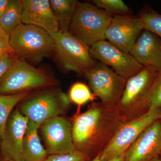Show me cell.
Returning a JSON list of instances; mask_svg holds the SVG:
<instances>
[{
	"instance_id": "obj_1",
	"label": "cell",
	"mask_w": 161,
	"mask_h": 161,
	"mask_svg": "<svg viewBox=\"0 0 161 161\" xmlns=\"http://www.w3.org/2000/svg\"><path fill=\"white\" fill-rule=\"evenodd\" d=\"M124 123L116 105L93 103L83 113L72 119V136L75 150L92 159L101 154Z\"/></svg>"
},
{
	"instance_id": "obj_2",
	"label": "cell",
	"mask_w": 161,
	"mask_h": 161,
	"mask_svg": "<svg viewBox=\"0 0 161 161\" xmlns=\"http://www.w3.org/2000/svg\"><path fill=\"white\" fill-rule=\"evenodd\" d=\"M160 71L143 66L136 75L128 78L116 108L124 122L146 114L150 110V98L153 86Z\"/></svg>"
},
{
	"instance_id": "obj_3",
	"label": "cell",
	"mask_w": 161,
	"mask_h": 161,
	"mask_svg": "<svg viewBox=\"0 0 161 161\" xmlns=\"http://www.w3.org/2000/svg\"><path fill=\"white\" fill-rule=\"evenodd\" d=\"M9 44L19 58L35 64L54 51V43L48 32L22 23L9 35Z\"/></svg>"
},
{
	"instance_id": "obj_4",
	"label": "cell",
	"mask_w": 161,
	"mask_h": 161,
	"mask_svg": "<svg viewBox=\"0 0 161 161\" xmlns=\"http://www.w3.org/2000/svg\"><path fill=\"white\" fill-rule=\"evenodd\" d=\"M112 15L89 3L78 2L69 32L91 47L105 40Z\"/></svg>"
},
{
	"instance_id": "obj_5",
	"label": "cell",
	"mask_w": 161,
	"mask_h": 161,
	"mask_svg": "<svg viewBox=\"0 0 161 161\" xmlns=\"http://www.w3.org/2000/svg\"><path fill=\"white\" fill-rule=\"evenodd\" d=\"M54 51L64 69L85 76L97 63L90 54V47L69 32L50 34Z\"/></svg>"
},
{
	"instance_id": "obj_6",
	"label": "cell",
	"mask_w": 161,
	"mask_h": 161,
	"mask_svg": "<svg viewBox=\"0 0 161 161\" xmlns=\"http://www.w3.org/2000/svg\"><path fill=\"white\" fill-rule=\"evenodd\" d=\"M53 83V78L46 73L19 58L0 79V94L24 92L26 90L48 86Z\"/></svg>"
},
{
	"instance_id": "obj_7",
	"label": "cell",
	"mask_w": 161,
	"mask_h": 161,
	"mask_svg": "<svg viewBox=\"0 0 161 161\" xmlns=\"http://www.w3.org/2000/svg\"><path fill=\"white\" fill-rule=\"evenodd\" d=\"M161 118V106L149 110L138 118L124 123L101 154V161H108L125 153L141 133Z\"/></svg>"
},
{
	"instance_id": "obj_8",
	"label": "cell",
	"mask_w": 161,
	"mask_h": 161,
	"mask_svg": "<svg viewBox=\"0 0 161 161\" xmlns=\"http://www.w3.org/2000/svg\"><path fill=\"white\" fill-rule=\"evenodd\" d=\"M85 76L93 94L100 98L101 102L116 105L122 95L127 79L100 62H97Z\"/></svg>"
},
{
	"instance_id": "obj_9",
	"label": "cell",
	"mask_w": 161,
	"mask_h": 161,
	"mask_svg": "<svg viewBox=\"0 0 161 161\" xmlns=\"http://www.w3.org/2000/svg\"><path fill=\"white\" fill-rule=\"evenodd\" d=\"M90 52L94 60L111 67L117 75L127 79L136 75L143 68L130 53L105 40L93 44L90 47Z\"/></svg>"
},
{
	"instance_id": "obj_10",
	"label": "cell",
	"mask_w": 161,
	"mask_h": 161,
	"mask_svg": "<svg viewBox=\"0 0 161 161\" xmlns=\"http://www.w3.org/2000/svg\"><path fill=\"white\" fill-rule=\"evenodd\" d=\"M68 96L60 91L47 92L23 104V114L29 120L41 125L49 119L58 116L69 107Z\"/></svg>"
},
{
	"instance_id": "obj_11",
	"label": "cell",
	"mask_w": 161,
	"mask_h": 161,
	"mask_svg": "<svg viewBox=\"0 0 161 161\" xmlns=\"http://www.w3.org/2000/svg\"><path fill=\"white\" fill-rule=\"evenodd\" d=\"M143 28L138 16L132 14L112 16L105 33L109 42L128 53Z\"/></svg>"
},
{
	"instance_id": "obj_12",
	"label": "cell",
	"mask_w": 161,
	"mask_h": 161,
	"mask_svg": "<svg viewBox=\"0 0 161 161\" xmlns=\"http://www.w3.org/2000/svg\"><path fill=\"white\" fill-rule=\"evenodd\" d=\"M50 154H66L75 150L72 136V124L65 118L57 116L40 126Z\"/></svg>"
},
{
	"instance_id": "obj_13",
	"label": "cell",
	"mask_w": 161,
	"mask_h": 161,
	"mask_svg": "<svg viewBox=\"0 0 161 161\" xmlns=\"http://www.w3.org/2000/svg\"><path fill=\"white\" fill-rule=\"evenodd\" d=\"M161 153V118L144 130L125 153V161H150Z\"/></svg>"
},
{
	"instance_id": "obj_14",
	"label": "cell",
	"mask_w": 161,
	"mask_h": 161,
	"mask_svg": "<svg viewBox=\"0 0 161 161\" xmlns=\"http://www.w3.org/2000/svg\"><path fill=\"white\" fill-rule=\"evenodd\" d=\"M29 119L19 111L9 117L3 138L1 150L7 161H24L23 145Z\"/></svg>"
},
{
	"instance_id": "obj_15",
	"label": "cell",
	"mask_w": 161,
	"mask_h": 161,
	"mask_svg": "<svg viewBox=\"0 0 161 161\" xmlns=\"http://www.w3.org/2000/svg\"><path fill=\"white\" fill-rule=\"evenodd\" d=\"M22 23L42 28L50 35L59 31L48 0H23Z\"/></svg>"
},
{
	"instance_id": "obj_16",
	"label": "cell",
	"mask_w": 161,
	"mask_h": 161,
	"mask_svg": "<svg viewBox=\"0 0 161 161\" xmlns=\"http://www.w3.org/2000/svg\"><path fill=\"white\" fill-rule=\"evenodd\" d=\"M130 54L142 66L161 71V40L152 32L143 30Z\"/></svg>"
},
{
	"instance_id": "obj_17",
	"label": "cell",
	"mask_w": 161,
	"mask_h": 161,
	"mask_svg": "<svg viewBox=\"0 0 161 161\" xmlns=\"http://www.w3.org/2000/svg\"><path fill=\"white\" fill-rule=\"evenodd\" d=\"M40 126L31 121L28 122L23 141L24 161H44L48 156L47 151L43 148L38 136Z\"/></svg>"
},
{
	"instance_id": "obj_18",
	"label": "cell",
	"mask_w": 161,
	"mask_h": 161,
	"mask_svg": "<svg viewBox=\"0 0 161 161\" xmlns=\"http://www.w3.org/2000/svg\"><path fill=\"white\" fill-rule=\"evenodd\" d=\"M53 13L58 20L59 31H69L78 1L76 0H50Z\"/></svg>"
},
{
	"instance_id": "obj_19",
	"label": "cell",
	"mask_w": 161,
	"mask_h": 161,
	"mask_svg": "<svg viewBox=\"0 0 161 161\" xmlns=\"http://www.w3.org/2000/svg\"><path fill=\"white\" fill-rule=\"evenodd\" d=\"M23 3L20 0H9L1 19L0 27L9 35L22 23Z\"/></svg>"
},
{
	"instance_id": "obj_20",
	"label": "cell",
	"mask_w": 161,
	"mask_h": 161,
	"mask_svg": "<svg viewBox=\"0 0 161 161\" xmlns=\"http://www.w3.org/2000/svg\"><path fill=\"white\" fill-rule=\"evenodd\" d=\"M24 92L13 95H0V141L6 130L9 115L16 105L27 96Z\"/></svg>"
},
{
	"instance_id": "obj_21",
	"label": "cell",
	"mask_w": 161,
	"mask_h": 161,
	"mask_svg": "<svg viewBox=\"0 0 161 161\" xmlns=\"http://www.w3.org/2000/svg\"><path fill=\"white\" fill-rule=\"evenodd\" d=\"M144 30L152 32L161 40V14L149 6L144 7L139 13Z\"/></svg>"
},
{
	"instance_id": "obj_22",
	"label": "cell",
	"mask_w": 161,
	"mask_h": 161,
	"mask_svg": "<svg viewBox=\"0 0 161 161\" xmlns=\"http://www.w3.org/2000/svg\"><path fill=\"white\" fill-rule=\"evenodd\" d=\"M69 98L71 102L78 106L77 112L80 111L81 106L89 102L94 101L96 96L90 91L89 88L82 82H76L71 87Z\"/></svg>"
},
{
	"instance_id": "obj_23",
	"label": "cell",
	"mask_w": 161,
	"mask_h": 161,
	"mask_svg": "<svg viewBox=\"0 0 161 161\" xmlns=\"http://www.w3.org/2000/svg\"><path fill=\"white\" fill-rule=\"evenodd\" d=\"M95 6L112 16L132 14V10L122 0H94Z\"/></svg>"
},
{
	"instance_id": "obj_24",
	"label": "cell",
	"mask_w": 161,
	"mask_h": 161,
	"mask_svg": "<svg viewBox=\"0 0 161 161\" xmlns=\"http://www.w3.org/2000/svg\"><path fill=\"white\" fill-rule=\"evenodd\" d=\"M86 153L78 150L66 154H50L44 161H91Z\"/></svg>"
},
{
	"instance_id": "obj_25",
	"label": "cell",
	"mask_w": 161,
	"mask_h": 161,
	"mask_svg": "<svg viewBox=\"0 0 161 161\" xmlns=\"http://www.w3.org/2000/svg\"><path fill=\"white\" fill-rule=\"evenodd\" d=\"M150 110L161 106V71L159 72L153 86L150 98Z\"/></svg>"
},
{
	"instance_id": "obj_26",
	"label": "cell",
	"mask_w": 161,
	"mask_h": 161,
	"mask_svg": "<svg viewBox=\"0 0 161 161\" xmlns=\"http://www.w3.org/2000/svg\"><path fill=\"white\" fill-rule=\"evenodd\" d=\"M19 57L15 53H7L0 56V79L13 66Z\"/></svg>"
},
{
	"instance_id": "obj_27",
	"label": "cell",
	"mask_w": 161,
	"mask_h": 161,
	"mask_svg": "<svg viewBox=\"0 0 161 161\" xmlns=\"http://www.w3.org/2000/svg\"><path fill=\"white\" fill-rule=\"evenodd\" d=\"M7 53H15L9 44V35L0 27V56Z\"/></svg>"
},
{
	"instance_id": "obj_28",
	"label": "cell",
	"mask_w": 161,
	"mask_h": 161,
	"mask_svg": "<svg viewBox=\"0 0 161 161\" xmlns=\"http://www.w3.org/2000/svg\"><path fill=\"white\" fill-rule=\"evenodd\" d=\"M8 1L9 0H0V19L4 12Z\"/></svg>"
},
{
	"instance_id": "obj_29",
	"label": "cell",
	"mask_w": 161,
	"mask_h": 161,
	"mask_svg": "<svg viewBox=\"0 0 161 161\" xmlns=\"http://www.w3.org/2000/svg\"><path fill=\"white\" fill-rule=\"evenodd\" d=\"M125 153L108 161H125Z\"/></svg>"
},
{
	"instance_id": "obj_30",
	"label": "cell",
	"mask_w": 161,
	"mask_h": 161,
	"mask_svg": "<svg viewBox=\"0 0 161 161\" xmlns=\"http://www.w3.org/2000/svg\"><path fill=\"white\" fill-rule=\"evenodd\" d=\"M101 154H98L97 155L96 157L95 158H93V159L91 161H100V156Z\"/></svg>"
},
{
	"instance_id": "obj_31",
	"label": "cell",
	"mask_w": 161,
	"mask_h": 161,
	"mask_svg": "<svg viewBox=\"0 0 161 161\" xmlns=\"http://www.w3.org/2000/svg\"><path fill=\"white\" fill-rule=\"evenodd\" d=\"M150 161H161V159L159 157H157L153 159Z\"/></svg>"
},
{
	"instance_id": "obj_32",
	"label": "cell",
	"mask_w": 161,
	"mask_h": 161,
	"mask_svg": "<svg viewBox=\"0 0 161 161\" xmlns=\"http://www.w3.org/2000/svg\"><path fill=\"white\" fill-rule=\"evenodd\" d=\"M159 158H160L161 159V153L160 155V156H159Z\"/></svg>"
},
{
	"instance_id": "obj_33",
	"label": "cell",
	"mask_w": 161,
	"mask_h": 161,
	"mask_svg": "<svg viewBox=\"0 0 161 161\" xmlns=\"http://www.w3.org/2000/svg\"><path fill=\"white\" fill-rule=\"evenodd\" d=\"M13 161V160H9V161Z\"/></svg>"
}]
</instances>
